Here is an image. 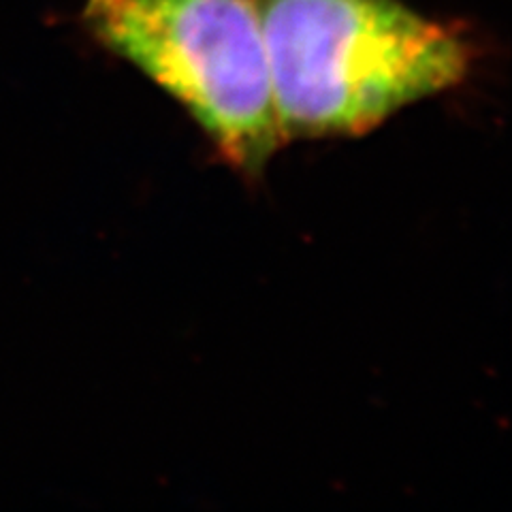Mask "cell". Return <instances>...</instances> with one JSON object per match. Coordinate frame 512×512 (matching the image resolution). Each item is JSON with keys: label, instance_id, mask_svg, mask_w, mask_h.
Here are the masks:
<instances>
[{"label": "cell", "instance_id": "cell-1", "mask_svg": "<svg viewBox=\"0 0 512 512\" xmlns=\"http://www.w3.org/2000/svg\"><path fill=\"white\" fill-rule=\"evenodd\" d=\"M259 9L284 141L372 133L472 69L455 26L402 0H259Z\"/></svg>", "mask_w": 512, "mask_h": 512}, {"label": "cell", "instance_id": "cell-2", "mask_svg": "<svg viewBox=\"0 0 512 512\" xmlns=\"http://www.w3.org/2000/svg\"><path fill=\"white\" fill-rule=\"evenodd\" d=\"M92 39L195 120L227 163L259 175L284 146L259 0H86Z\"/></svg>", "mask_w": 512, "mask_h": 512}]
</instances>
